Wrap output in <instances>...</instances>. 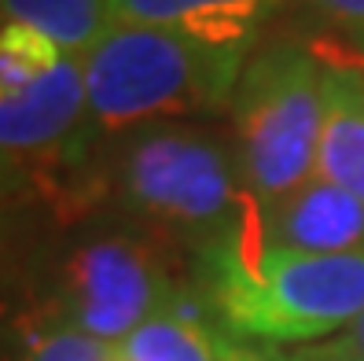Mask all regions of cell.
<instances>
[{"mask_svg":"<svg viewBox=\"0 0 364 361\" xmlns=\"http://www.w3.org/2000/svg\"><path fill=\"white\" fill-rule=\"evenodd\" d=\"M309 8L364 56V0H309Z\"/></svg>","mask_w":364,"mask_h":361,"instance_id":"5bb4252c","label":"cell"},{"mask_svg":"<svg viewBox=\"0 0 364 361\" xmlns=\"http://www.w3.org/2000/svg\"><path fill=\"white\" fill-rule=\"evenodd\" d=\"M122 192L140 214L177 229H206L210 240L250 210L232 152L218 137L184 125H151L129 144Z\"/></svg>","mask_w":364,"mask_h":361,"instance_id":"277c9868","label":"cell"},{"mask_svg":"<svg viewBox=\"0 0 364 361\" xmlns=\"http://www.w3.org/2000/svg\"><path fill=\"white\" fill-rule=\"evenodd\" d=\"M240 229L265 247L346 254L364 247V203L324 177H309L276 199L250 203Z\"/></svg>","mask_w":364,"mask_h":361,"instance_id":"8992f818","label":"cell"},{"mask_svg":"<svg viewBox=\"0 0 364 361\" xmlns=\"http://www.w3.org/2000/svg\"><path fill=\"white\" fill-rule=\"evenodd\" d=\"M228 343L232 339L213 328L184 291H177L159 317L140 325L114 350L122 361H225Z\"/></svg>","mask_w":364,"mask_h":361,"instance_id":"30bf717a","label":"cell"},{"mask_svg":"<svg viewBox=\"0 0 364 361\" xmlns=\"http://www.w3.org/2000/svg\"><path fill=\"white\" fill-rule=\"evenodd\" d=\"M89 118L81 56H63L33 85L0 100V152L33 155L74 133Z\"/></svg>","mask_w":364,"mask_h":361,"instance_id":"52a82bcc","label":"cell"},{"mask_svg":"<svg viewBox=\"0 0 364 361\" xmlns=\"http://www.w3.org/2000/svg\"><path fill=\"white\" fill-rule=\"evenodd\" d=\"M284 0H111L114 23L155 26L213 41V45H247L258 26Z\"/></svg>","mask_w":364,"mask_h":361,"instance_id":"9c48e42d","label":"cell"},{"mask_svg":"<svg viewBox=\"0 0 364 361\" xmlns=\"http://www.w3.org/2000/svg\"><path fill=\"white\" fill-rule=\"evenodd\" d=\"M0 23H18L59 52L85 56L114 26V8L111 0H0Z\"/></svg>","mask_w":364,"mask_h":361,"instance_id":"8fae6325","label":"cell"},{"mask_svg":"<svg viewBox=\"0 0 364 361\" xmlns=\"http://www.w3.org/2000/svg\"><path fill=\"white\" fill-rule=\"evenodd\" d=\"M177 288L144 244L103 236L85 244L67 262L63 281V325L100 339L107 347L125 343L140 325L173 303Z\"/></svg>","mask_w":364,"mask_h":361,"instance_id":"5b68a950","label":"cell"},{"mask_svg":"<svg viewBox=\"0 0 364 361\" xmlns=\"http://www.w3.org/2000/svg\"><path fill=\"white\" fill-rule=\"evenodd\" d=\"M247 52V45L114 23L81 56L89 122L100 130H133L221 111L232 103Z\"/></svg>","mask_w":364,"mask_h":361,"instance_id":"7a4b0ae2","label":"cell"},{"mask_svg":"<svg viewBox=\"0 0 364 361\" xmlns=\"http://www.w3.org/2000/svg\"><path fill=\"white\" fill-rule=\"evenodd\" d=\"M335 343H342L350 354H357V357L364 361V313H360L357 321H353L346 332H342V335H335Z\"/></svg>","mask_w":364,"mask_h":361,"instance_id":"e0dca14e","label":"cell"},{"mask_svg":"<svg viewBox=\"0 0 364 361\" xmlns=\"http://www.w3.org/2000/svg\"><path fill=\"white\" fill-rule=\"evenodd\" d=\"M67 56L48 37H41L18 23H0V100L45 78Z\"/></svg>","mask_w":364,"mask_h":361,"instance_id":"7c38bea8","label":"cell"},{"mask_svg":"<svg viewBox=\"0 0 364 361\" xmlns=\"http://www.w3.org/2000/svg\"><path fill=\"white\" fill-rule=\"evenodd\" d=\"M15 361H114V347L59 321L23 335Z\"/></svg>","mask_w":364,"mask_h":361,"instance_id":"4fadbf2b","label":"cell"},{"mask_svg":"<svg viewBox=\"0 0 364 361\" xmlns=\"http://www.w3.org/2000/svg\"><path fill=\"white\" fill-rule=\"evenodd\" d=\"M316 177L364 203V67L324 56V122L316 144Z\"/></svg>","mask_w":364,"mask_h":361,"instance_id":"ba28073f","label":"cell"},{"mask_svg":"<svg viewBox=\"0 0 364 361\" xmlns=\"http://www.w3.org/2000/svg\"><path fill=\"white\" fill-rule=\"evenodd\" d=\"M235 166L250 203H265L316 177L324 122V52L272 45L247 59L232 93Z\"/></svg>","mask_w":364,"mask_h":361,"instance_id":"3957f363","label":"cell"},{"mask_svg":"<svg viewBox=\"0 0 364 361\" xmlns=\"http://www.w3.org/2000/svg\"><path fill=\"white\" fill-rule=\"evenodd\" d=\"M225 361H294V354H284L276 347H262V343H240V339H232L228 350H225Z\"/></svg>","mask_w":364,"mask_h":361,"instance_id":"9a60e30c","label":"cell"},{"mask_svg":"<svg viewBox=\"0 0 364 361\" xmlns=\"http://www.w3.org/2000/svg\"><path fill=\"white\" fill-rule=\"evenodd\" d=\"M294 361H360V357L350 354L342 343H335V339H328V343H313L306 350H298Z\"/></svg>","mask_w":364,"mask_h":361,"instance_id":"2e32d148","label":"cell"},{"mask_svg":"<svg viewBox=\"0 0 364 361\" xmlns=\"http://www.w3.org/2000/svg\"><path fill=\"white\" fill-rule=\"evenodd\" d=\"M206 306L240 343H328L364 313V247L302 254L250 240L235 221L203 251Z\"/></svg>","mask_w":364,"mask_h":361,"instance_id":"6da1fadb","label":"cell"}]
</instances>
